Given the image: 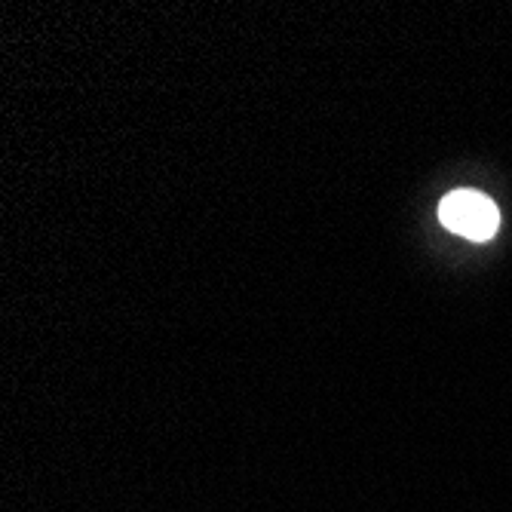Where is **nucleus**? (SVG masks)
Here are the masks:
<instances>
[{"label": "nucleus", "instance_id": "nucleus-1", "mask_svg": "<svg viewBox=\"0 0 512 512\" xmlns=\"http://www.w3.org/2000/svg\"><path fill=\"white\" fill-rule=\"evenodd\" d=\"M439 221L451 230V234L485 243L497 234L500 212H497L494 200L479 191H451L439 203Z\"/></svg>", "mask_w": 512, "mask_h": 512}]
</instances>
